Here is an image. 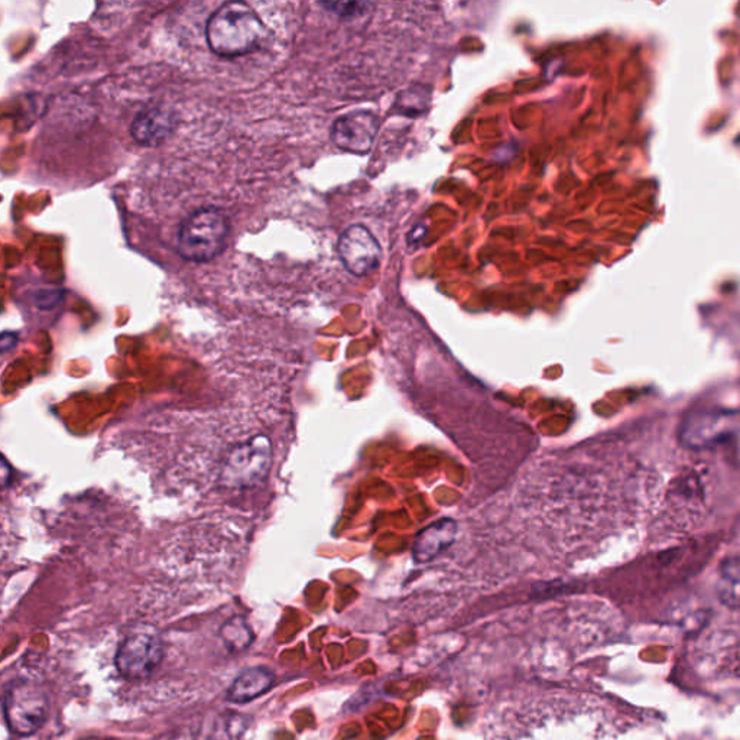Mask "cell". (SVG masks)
Returning a JSON list of instances; mask_svg holds the SVG:
<instances>
[{
    "mask_svg": "<svg viewBox=\"0 0 740 740\" xmlns=\"http://www.w3.org/2000/svg\"><path fill=\"white\" fill-rule=\"evenodd\" d=\"M716 593L721 604L732 611H740V559L732 557L719 565Z\"/></svg>",
    "mask_w": 740,
    "mask_h": 740,
    "instance_id": "12",
    "label": "cell"
},
{
    "mask_svg": "<svg viewBox=\"0 0 740 740\" xmlns=\"http://www.w3.org/2000/svg\"><path fill=\"white\" fill-rule=\"evenodd\" d=\"M265 39L264 22L250 4L243 2L222 4L205 25L210 50L223 59L254 53Z\"/></svg>",
    "mask_w": 740,
    "mask_h": 740,
    "instance_id": "1",
    "label": "cell"
},
{
    "mask_svg": "<svg viewBox=\"0 0 740 740\" xmlns=\"http://www.w3.org/2000/svg\"><path fill=\"white\" fill-rule=\"evenodd\" d=\"M378 129L379 120L372 112H351L332 124V144L341 151L364 156L372 149Z\"/></svg>",
    "mask_w": 740,
    "mask_h": 740,
    "instance_id": "8",
    "label": "cell"
},
{
    "mask_svg": "<svg viewBox=\"0 0 740 740\" xmlns=\"http://www.w3.org/2000/svg\"><path fill=\"white\" fill-rule=\"evenodd\" d=\"M162 643L156 635L138 634L129 636L116 654V667L120 676L128 680H145L162 662Z\"/></svg>",
    "mask_w": 740,
    "mask_h": 740,
    "instance_id": "6",
    "label": "cell"
},
{
    "mask_svg": "<svg viewBox=\"0 0 740 740\" xmlns=\"http://www.w3.org/2000/svg\"><path fill=\"white\" fill-rule=\"evenodd\" d=\"M3 715L13 733L28 737L44 726L49 716V699L34 683L9 684L3 696Z\"/></svg>",
    "mask_w": 740,
    "mask_h": 740,
    "instance_id": "4",
    "label": "cell"
},
{
    "mask_svg": "<svg viewBox=\"0 0 740 740\" xmlns=\"http://www.w3.org/2000/svg\"><path fill=\"white\" fill-rule=\"evenodd\" d=\"M273 443L266 435H254L237 444L223 458L219 482L224 489L242 490L264 484L273 466Z\"/></svg>",
    "mask_w": 740,
    "mask_h": 740,
    "instance_id": "3",
    "label": "cell"
},
{
    "mask_svg": "<svg viewBox=\"0 0 740 740\" xmlns=\"http://www.w3.org/2000/svg\"><path fill=\"white\" fill-rule=\"evenodd\" d=\"M231 223L223 210L203 208L181 223L178 229L177 252L182 260L204 264L226 247Z\"/></svg>",
    "mask_w": 740,
    "mask_h": 740,
    "instance_id": "2",
    "label": "cell"
},
{
    "mask_svg": "<svg viewBox=\"0 0 740 740\" xmlns=\"http://www.w3.org/2000/svg\"><path fill=\"white\" fill-rule=\"evenodd\" d=\"M456 531V524L452 519H442V521L431 524L430 527L423 529L416 537L414 545L416 563H427L440 552L446 550L452 545Z\"/></svg>",
    "mask_w": 740,
    "mask_h": 740,
    "instance_id": "10",
    "label": "cell"
},
{
    "mask_svg": "<svg viewBox=\"0 0 740 740\" xmlns=\"http://www.w3.org/2000/svg\"><path fill=\"white\" fill-rule=\"evenodd\" d=\"M175 115L162 107L154 106L135 117L130 134L142 147H158L170 138L175 130Z\"/></svg>",
    "mask_w": 740,
    "mask_h": 740,
    "instance_id": "9",
    "label": "cell"
},
{
    "mask_svg": "<svg viewBox=\"0 0 740 740\" xmlns=\"http://www.w3.org/2000/svg\"><path fill=\"white\" fill-rule=\"evenodd\" d=\"M274 673L265 667L247 668L229 688L228 699L233 702H247L257 699L273 688Z\"/></svg>",
    "mask_w": 740,
    "mask_h": 740,
    "instance_id": "11",
    "label": "cell"
},
{
    "mask_svg": "<svg viewBox=\"0 0 740 740\" xmlns=\"http://www.w3.org/2000/svg\"><path fill=\"white\" fill-rule=\"evenodd\" d=\"M337 251L345 268L355 276L372 274L382 260L381 245L362 224H353L341 233Z\"/></svg>",
    "mask_w": 740,
    "mask_h": 740,
    "instance_id": "7",
    "label": "cell"
},
{
    "mask_svg": "<svg viewBox=\"0 0 740 740\" xmlns=\"http://www.w3.org/2000/svg\"><path fill=\"white\" fill-rule=\"evenodd\" d=\"M740 429L738 412L702 410L695 411L684 419L680 440L690 448H709L719 446L737 435Z\"/></svg>",
    "mask_w": 740,
    "mask_h": 740,
    "instance_id": "5",
    "label": "cell"
},
{
    "mask_svg": "<svg viewBox=\"0 0 740 740\" xmlns=\"http://www.w3.org/2000/svg\"><path fill=\"white\" fill-rule=\"evenodd\" d=\"M224 645L232 651H243L254 641V632L241 616L232 617L220 630Z\"/></svg>",
    "mask_w": 740,
    "mask_h": 740,
    "instance_id": "13",
    "label": "cell"
},
{
    "mask_svg": "<svg viewBox=\"0 0 740 740\" xmlns=\"http://www.w3.org/2000/svg\"><path fill=\"white\" fill-rule=\"evenodd\" d=\"M321 4L326 9H329L330 12L343 18L362 15L368 7L367 3L362 2H329Z\"/></svg>",
    "mask_w": 740,
    "mask_h": 740,
    "instance_id": "15",
    "label": "cell"
},
{
    "mask_svg": "<svg viewBox=\"0 0 740 740\" xmlns=\"http://www.w3.org/2000/svg\"><path fill=\"white\" fill-rule=\"evenodd\" d=\"M430 91L427 87L412 86L409 91L400 93L397 98L395 107L401 115L415 117L423 115L430 106Z\"/></svg>",
    "mask_w": 740,
    "mask_h": 740,
    "instance_id": "14",
    "label": "cell"
}]
</instances>
